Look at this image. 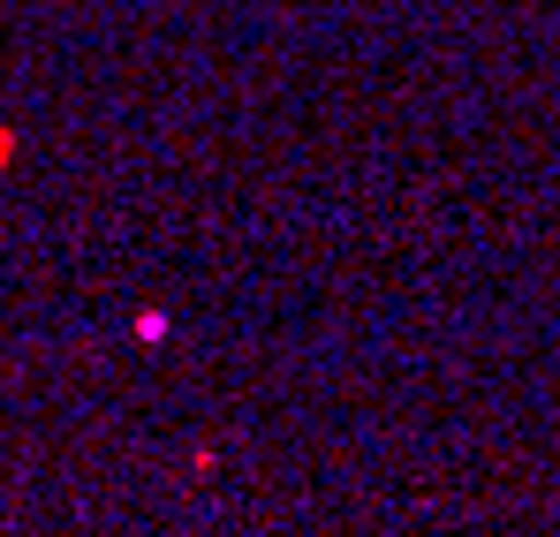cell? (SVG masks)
Listing matches in <instances>:
<instances>
[{
	"label": "cell",
	"mask_w": 560,
	"mask_h": 537,
	"mask_svg": "<svg viewBox=\"0 0 560 537\" xmlns=\"http://www.w3.org/2000/svg\"><path fill=\"white\" fill-rule=\"evenodd\" d=\"M15 152H23V137H15V129H0V175H8V160H15Z\"/></svg>",
	"instance_id": "6da1fadb"
}]
</instances>
